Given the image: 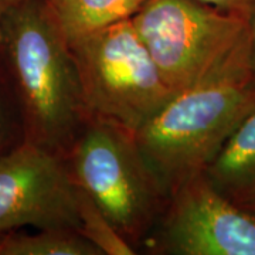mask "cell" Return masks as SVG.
I'll return each instance as SVG.
<instances>
[{"mask_svg":"<svg viewBox=\"0 0 255 255\" xmlns=\"http://www.w3.org/2000/svg\"><path fill=\"white\" fill-rule=\"evenodd\" d=\"M254 110L255 74L246 36L220 67L174 92L135 133L137 147L164 196L203 173Z\"/></svg>","mask_w":255,"mask_h":255,"instance_id":"1","label":"cell"},{"mask_svg":"<svg viewBox=\"0 0 255 255\" xmlns=\"http://www.w3.org/2000/svg\"><path fill=\"white\" fill-rule=\"evenodd\" d=\"M28 140L65 157L85 122L78 74L46 0H18L3 23Z\"/></svg>","mask_w":255,"mask_h":255,"instance_id":"2","label":"cell"},{"mask_svg":"<svg viewBox=\"0 0 255 255\" xmlns=\"http://www.w3.org/2000/svg\"><path fill=\"white\" fill-rule=\"evenodd\" d=\"M85 119L136 133L174 92L164 82L132 18L68 43Z\"/></svg>","mask_w":255,"mask_h":255,"instance_id":"3","label":"cell"},{"mask_svg":"<svg viewBox=\"0 0 255 255\" xmlns=\"http://www.w3.org/2000/svg\"><path fill=\"white\" fill-rule=\"evenodd\" d=\"M74 184L130 243L152 226L167 200L137 147L135 135L87 118L65 155Z\"/></svg>","mask_w":255,"mask_h":255,"instance_id":"4","label":"cell"},{"mask_svg":"<svg viewBox=\"0 0 255 255\" xmlns=\"http://www.w3.org/2000/svg\"><path fill=\"white\" fill-rule=\"evenodd\" d=\"M248 20L200 0H147L132 24L167 87L179 92L236 51L247 36Z\"/></svg>","mask_w":255,"mask_h":255,"instance_id":"5","label":"cell"},{"mask_svg":"<svg viewBox=\"0 0 255 255\" xmlns=\"http://www.w3.org/2000/svg\"><path fill=\"white\" fill-rule=\"evenodd\" d=\"M27 226L78 230V189L63 155L26 139L0 157V234Z\"/></svg>","mask_w":255,"mask_h":255,"instance_id":"6","label":"cell"},{"mask_svg":"<svg viewBox=\"0 0 255 255\" xmlns=\"http://www.w3.org/2000/svg\"><path fill=\"white\" fill-rule=\"evenodd\" d=\"M160 230L164 253L176 255H255V211L230 200L204 173L167 197Z\"/></svg>","mask_w":255,"mask_h":255,"instance_id":"7","label":"cell"},{"mask_svg":"<svg viewBox=\"0 0 255 255\" xmlns=\"http://www.w3.org/2000/svg\"><path fill=\"white\" fill-rule=\"evenodd\" d=\"M230 200L247 206L255 199V110L228 137L203 172Z\"/></svg>","mask_w":255,"mask_h":255,"instance_id":"8","label":"cell"},{"mask_svg":"<svg viewBox=\"0 0 255 255\" xmlns=\"http://www.w3.org/2000/svg\"><path fill=\"white\" fill-rule=\"evenodd\" d=\"M147 0H46L67 43L132 18Z\"/></svg>","mask_w":255,"mask_h":255,"instance_id":"9","label":"cell"},{"mask_svg":"<svg viewBox=\"0 0 255 255\" xmlns=\"http://www.w3.org/2000/svg\"><path fill=\"white\" fill-rule=\"evenodd\" d=\"M0 255H100L75 228H43L34 234H9L0 240Z\"/></svg>","mask_w":255,"mask_h":255,"instance_id":"10","label":"cell"},{"mask_svg":"<svg viewBox=\"0 0 255 255\" xmlns=\"http://www.w3.org/2000/svg\"><path fill=\"white\" fill-rule=\"evenodd\" d=\"M78 231L101 255H133L135 247L124 237L94 201L78 190Z\"/></svg>","mask_w":255,"mask_h":255,"instance_id":"11","label":"cell"},{"mask_svg":"<svg viewBox=\"0 0 255 255\" xmlns=\"http://www.w3.org/2000/svg\"><path fill=\"white\" fill-rule=\"evenodd\" d=\"M216 9L250 18L255 11V0H200Z\"/></svg>","mask_w":255,"mask_h":255,"instance_id":"12","label":"cell"},{"mask_svg":"<svg viewBox=\"0 0 255 255\" xmlns=\"http://www.w3.org/2000/svg\"><path fill=\"white\" fill-rule=\"evenodd\" d=\"M247 43H248V60L251 70L255 74V11L248 20V31H247Z\"/></svg>","mask_w":255,"mask_h":255,"instance_id":"13","label":"cell"},{"mask_svg":"<svg viewBox=\"0 0 255 255\" xmlns=\"http://www.w3.org/2000/svg\"><path fill=\"white\" fill-rule=\"evenodd\" d=\"M18 3V0H0V43H1V36H3V23L13 9Z\"/></svg>","mask_w":255,"mask_h":255,"instance_id":"14","label":"cell"},{"mask_svg":"<svg viewBox=\"0 0 255 255\" xmlns=\"http://www.w3.org/2000/svg\"><path fill=\"white\" fill-rule=\"evenodd\" d=\"M246 207H248V209H251V210H254V211H255V199L251 201V203H248Z\"/></svg>","mask_w":255,"mask_h":255,"instance_id":"15","label":"cell"}]
</instances>
